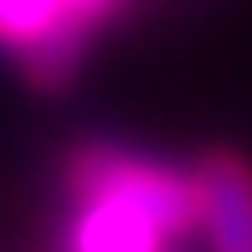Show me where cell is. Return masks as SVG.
Segmentation results:
<instances>
[{"instance_id":"obj_1","label":"cell","mask_w":252,"mask_h":252,"mask_svg":"<svg viewBox=\"0 0 252 252\" xmlns=\"http://www.w3.org/2000/svg\"><path fill=\"white\" fill-rule=\"evenodd\" d=\"M61 252H170L197 236L192 164L132 143L82 137L55 164Z\"/></svg>"},{"instance_id":"obj_2","label":"cell","mask_w":252,"mask_h":252,"mask_svg":"<svg viewBox=\"0 0 252 252\" xmlns=\"http://www.w3.org/2000/svg\"><path fill=\"white\" fill-rule=\"evenodd\" d=\"M192 181L208 252H252V164L236 148H208L192 159Z\"/></svg>"}]
</instances>
